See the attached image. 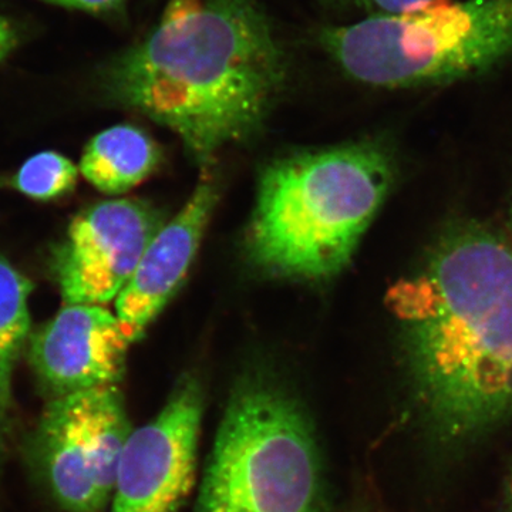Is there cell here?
Wrapping results in <instances>:
<instances>
[{
  "label": "cell",
  "instance_id": "cell-3",
  "mask_svg": "<svg viewBox=\"0 0 512 512\" xmlns=\"http://www.w3.org/2000/svg\"><path fill=\"white\" fill-rule=\"evenodd\" d=\"M376 141L278 158L265 168L247 232V254L265 274L326 281L340 274L393 183Z\"/></svg>",
  "mask_w": 512,
  "mask_h": 512
},
{
  "label": "cell",
  "instance_id": "cell-8",
  "mask_svg": "<svg viewBox=\"0 0 512 512\" xmlns=\"http://www.w3.org/2000/svg\"><path fill=\"white\" fill-rule=\"evenodd\" d=\"M163 225L153 207L136 200L100 202L74 218L53 256L64 303L104 306L117 299Z\"/></svg>",
  "mask_w": 512,
  "mask_h": 512
},
{
  "label": "cell",
  "instance_id": "cell-15",
  "mask_svg": "<svg viewBox=\"0 0 512 512\" xmlns=\"http://www.w3.org/2000/svg\"><path fill=\"white\" fill-rule=\"evenodd\" d=\"M127 2L128 0H57V5L94 15H114L123 12Z\"/></svg>",
  "mask_w": 512,
  "mask_h": 512
},
{
  "label": "cell",
  "instance_id": "cell-18",
  "mask_svg": "<svg viewBox=\"0 0 512 512\" xmlns=\"http://www.w3.org/2000/svg\"><path fill=\"white\" fill-rule=\"evenodd\" d=\"M510 493H511V501H512V478H511V484H510Z\"/></svg>",
  "mask_w": 512,
  "mask_h": 512
},
{
  "label": "cell",
  "instance_id": "cell-1",
  "mask_svg": "<svg viewBox=\"0 0 512 512\" xmlns=\"http://www.w3.org/2000/svg\"><path fill=\"white\" fill-rule=\"evenodd\" d=\"M291 64L259 0H171L153 29L97 72L110 103L177 134L207 167L255 136Z\"/></svg>",
  "mask_w": 512,
  "mask_h": 512
},
{
  "label": "cell",
  "instance_id": "cell-14",
  "mask_svg": "<svg viewBox=\"0 0 512 512\" xmlns=\"http://www.w3.org/2000/svg\"><path fill=\"white\" fill-rule=\"evenodd\" d=\"M332 8L343 10H360L367 16L396 15V13L409 12L421 8L434 0H322Z\"/></svg>",
  "mask_w": 512,
  "mask_h": 512
},
{
  "label": "cell",
  "instance_id": "cell-17",
  "mask_svg": "<svg viewBox=\"0 0 512 512\" xmlns=\"http://www.w3.org/2000/svg\"><path fill=\"white\" fill-rule=\"evenodd\" d=\"M45 2L55 3V5H57V0H45Z\"/></svg>",
  "mask_w": 512,
  "mask_h": 512
},
{
  "label": "cell",
  "instance_id": "cell-4",
  "mask_svg": "<svg viewBox=\"0 0 512 512\" xmlns=\"http://www.w3.org/2000/svg\"><path fill=\"white\" fill-rule=\"evenodd\" d=\"M197 512H326L312 420L281 380L255 372L232 387Z\"/></svg>",
  "mask_w": 512,
  "mask_h": 512
},
{
  "label": "cell",
  "instance_id": "cell-11",
  "mask_svg": "<svg viewBox=\"0 0 512 512\" xmlns=\"http://www.w3.org/2000/svg\"><path fill=\"white\" fill-rule=\"evenodd\" d=\"M156 143L140 128L120 124L101 131L84 150L80 171L106 194H123L156 170Z\"/></svg>",
  "mask_w": 512,
  "mask_h": 512
},
{
  "label": "cell",
  "instance_id": "cell-19",
  "mask_svg": "<svg viewBox=\"0 0 512 512\" xmlns=\"http://www.w3.org/2000/svg\"><path fill=\"white\" fill-rule=\"evenodd\" d=\"M355 512H369V511H365V510H360V511H355Z\"/></svg>",
  "mask_w": 512,
  "mask_h": 512
},
{
  "label": "cell",
  "instance_id": "cell-9",
  "mask_svg": "<svg viewBox=\"0 0 512 512\" xmlns=\"http://www.w3.org/2000/svg\"><path fill=\"white\" fill-rule=\"evenodd\" d=\"M133 343L104 306L66 305L30 336L29 363L40 389L53 399L119 384Z\"/></svg>",
  "mask_w": 512,
  "mask_h": 512
},
{
  "label": "cell",
  "instance_id": "cell-16",
  "mask_svg": "<svg viewBox=\"0 0 512 512\" xmlns=\"http://www.w3.org/2000/svg\"><path fill=\"white\" fill-rule=\"evenodd\" d=\"M20 42V33L18 28L0 15V63L8 59L10 53L18 47Z\"/></svg>",
  "mask_w": 512,
  "mask_h": 512
},
{
  "label": "cell",
  "instance_id": "cell-10",
  "mask_svg": "<svg viewBox=\"0 0 512 512\" xmlns=\"http://www.w3.org/2000/svg\"><path fill=\"white\" fill-rule=\"evenodd\" d=\"M218 184L204 177L173 220L164 224L116 299V315L133 342L146 332L183 284L218 201Z\"/></svg>",
  "mask_w": 512,
  "mask_h": 512
},
{
  "label": "cell",
  "instance_id": "cell-13",
  "mask_svg": "<svg viewBox=\"0 0 512 512\" xmlns=\"http://www.w3.org/2000/svg\"><path fill=\"white\" fill-rule=\"evenodd\" d=\"M77 175L79 170L69 158L45 151L29 158L20 167L12 184L30 198L49 201L72 191L77 183Z\"/></svg>",
  "mask_w": 512,
  "mask_h": 512
},
{
  "label": "cell",
  "instance_id": "cell-7",
  "mask_svg": "<svg viewBox=\"0 0 512 512\" xmlns=\"http://www.w3.org/2000/svg\"><path fill=\"white\" fill-rule=\"evenodd\" d=\"M204 387L185 375L161 412L133 430L121 457L110 512H175L195 483Z\"/></svg>",
  "mask_w": 512,
  "mask_h": 512
},
{
  "label": "cell",
  "instance_id": "cell-2",
  "mask_svg": "<svg viewBox=\"0 0 512 512\" xmlns=\"http://www.w3.org/2000/svg\"><path fill=\"white\" fill-rule=\"evenodd\" d=\"M410 382L433 430L466 440L512 417V247L476 222L447 228L387 291Z\"/></svg>",
  "mask_w": 512,
  "mask_h": 512
},
{
  "label": "cell",
  "instance_id": "cell-12",
  "mask_svg": "<svg viewBox=\"0 0 512 512\" xmlns=\"http://www.w3.org/2000/svg\"><path fill=\"white\" fill-rule=\"evenodd\" d=\"M32 291L30 279L0 256V456L13 412V369L30 333Z\"/></svg>",
  "mask_w": 512,
  "mask_h": 512
},
{
  "label": "cell",
  "instance_id": "cell-20",
  "mask_svg": "<svg viewBox=\"0 0 512 512\" xmlns=\"http://www.w3.org/2000/svg\"><path fill=\"white\" fill-rule=\"evenodd\" d=\"M511 227H512V214H511Z\"/></svg>",
  "mask_w": 512,
  "mask_h": 512
},
{
  "label": "cell",
  "instance_id": "cell-5",
  "mask_svg": "<svg viewBox=\"0 0 512 512\" xmlns=\"http://www.w3.org/2000/svg\"><path fill=\"white\" fill-rule=\"evenodd\" d=\"M322 49L357 82L377 87L446 83L512 53V0H434L396 15L330 26Z\"/></svg>",
  "mask_w": 512,
  "mask_h": 512
},
{
  "label": "cell",
  "instance_id": "cell-6",
  "mask_svg": "<svg viewBox=\"0 0 512 512\" xmlns=\"http://www.w3.org/2000/svg\"><path fill=\"white\" fill-rule=\"evenodd\" d=\"M131 433L117 384L53 397L26 440V460L60 510L101 512Z\"/></svg>",
  "mask_w": 512,
  "mask_h": 512
}]
</instances>
